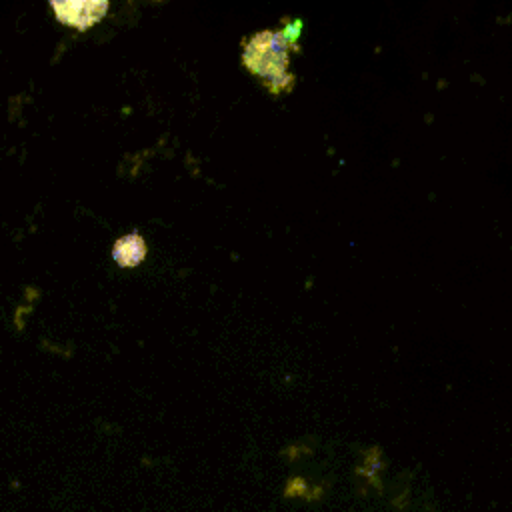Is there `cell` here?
Returning <instances> with one entry per match:
<instances>
[{"label":"cell","mask_w":512,"mask_h":512,"mask_svg":"<svg viewBox=\"0 0 512 512\" xmlns=\"http://www.w3.org/2000/svg\"><path fill=\"white\" fill-rule=\"evenodd\" d=\"M146 242L138 232L120 236L112 246V258L122 268H134L146 258Z\"/></svg>","instance_id":"obj_3"},{"label":"cell","mask_w":512,"mask_h":512,"mask_svg":"<svg viewBox=\"0 0 512 512\" xmlns=\"http://www.w3.org/2000/svg\"><path fill=\"white\" fill-rule=\"evenodd\" d=\"M292 44L286 40L282 30H264L254 34L244 46V66L260 76L272 92H284L292 86L294 78L288 72V48Z\"/></svg>","instance_id":"obj_1"},{"label":"cell","mask_w":512,"mask_h":512,"mask_svg":"<svg viewBox=\"0 0 512 512\" xmlns=\"http://www.w3.org/2000/svg\"><path fill=\"white\" fill-rule=\"evenodd\" d=\"M56 18L72 26L76 30H88L96 22L102 20V16L108 10V2H96V0H80V2H50Z\"/></svg>","instance_id":"obj_2"}]
</instances>
